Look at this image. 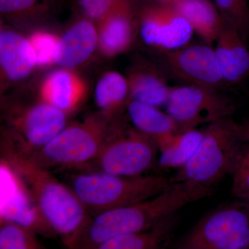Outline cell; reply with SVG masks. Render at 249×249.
<instances>
[{"instance_id": "cell-4", "label": "cell", "mask_w": 249, "mask_h": 249, "mask_svg": "<svg viewBox=\"0 0 249 249\" xmlns=\"http://www.w3.org/2000/svg\"><path fill=\"white\" fill-rule=\"evenodd\" d=\"M65 179L91 217L148 200L172 184L170 178L160 175L124 177L99 172H67Z\"/></svg>"}, {"instance_id": "cell-12", "label": "cell", "mask_w": 249, "mask_h": 249, "mask_svg": "<svg viewBox=\"0 0 249 249\" xmlns=\"http://www.w3.org/2000/svg\"><path fill=\"white\" fill-rule=\"evenodd\" d=\"M165 60L170 73L188 85L217 90L225 83L214 49L209 45L166 52Z\"/></svg>"}, {"instance_id": "cell-7", "label": "cell", "mask_w": 249, "mask_h": 249, "mask_svg": "<svg viewBox=\"0 0 249 249\" xmlns=\"http://www.w3.org/2000/svg\"><path fill=\"white\" fill-rule=\"evenodd\" d=\"M249 207L243 201L219 206L201 218L178 249H248Z\"/></svg>"}, {"instance_id": "cell-16", "label": "cell", "mask_w": 249, "mask_h": 249, "mask_svg": "<svg viewBox=\"0 0 249 249\" xmlns=\"http://www.w3.org/2000/svg\"><path fill=\"white\" fill-rule=\"evenodd\" d=\"M85 92V85L79 77L67 69L49 74L41 88L42 101L67 114L80 105Z\"/></svg>"}, {"instance_id": "cell-22", "label": "cell", "mask_w": 249, "mask_h": 249, "mask_svg": "<svg viewBox=\"0 0 249 249\" xmlns=\"http://www.w3.org/2000/svg\"><path fill=\"white\" fill-rule=\"evenodd\" d=\"M128 83L129 92L134 101L157 107L168 102L172 88L157 73L137 71L132 74Z\"/></svg>"}, {"instance_id": "cell-20", "label": "cell", "mask_w": 249, "mask_h": 249, "mask_svg": "<svg viewBox=\"0 0 249 249\" xmlns=\"http://www.w3.org/2000/svg\"><path fill=\"white\" fill-rule=\"evenodd\" d=\"M176 222L173 214L149 230L117 236L92 249H167Z\"/></svg>"}, {"instance_id": "cell-9", "label": "cell", "mask_w": 249, "mask_h": 249, "mask_svg": "<svg viewBox=\"0 0 249 249\" xmlns=\"http://www.w3.org/2000/svg\"><path fill=\"white\" fill-rule=\"evenodd\" d=\"M166 107L180 133L230 117L234 111L233 105L217 90L193 85L172 88Z\"/></svg>"}, {"instance_id": "cell-27", "label": "cell", "mask_w": 249, "mask_h": 249, "mask_svg": "<svg viewBox=\"0 0 249 249\" xmlns=\"http://www.w3.org/2000/svg\"><path fill=\"white\" fill-rule=\"evenodd\" d=\"M232 196L241 201L249 198V142H247L231 175Z\"/></svg>"}, {"instance_id": "cell-8", "label": "cell", "mask_w": 249, "mask_h": 249, "mask_svg": "<svg viewBox=\"0 0 249 249\" xmlns=\"http://www.w3.org/2000/svg\"><path fill=\"white\" fill-rule=\"evenodd\" d=\"M68 114L43 102L31 107L8 111L9 129L4 135L24 154L42 148L67 125Z\"/></svg>"}, {"instance_id": "cell-26", "label": "cell", "mask_w": 249, "mask_h": 249, "mask_svg": "<svg viewBox=\"0 0 249 249\" xmlns=\"http://www.w3.org/2000/svg\"><path fill=\"white\" fill-rule=\"evenodd\" d=\"M29 40L35 53L37 66L55 62L60 38L48 33H36Z\"/></svg>"}, {"instance_id": "cell-11", "label": "cell", "mask_w": 249, "mask_h": 249, "mask_svg": "<svg viewBox=\"0 0 249 249\" xmlns=\"http://www.w3.org/2000/svg\"><path fill=\"white\" fill-rule=\"evenodd\" d=\"M142 12L140 33L146 45L170 52L186 47L194 31L170 3L155 0Z\"/></svg>"}, {"instance_id": "cell-31", "label": "cell", "mask_w": 249, "mask_h": 249, "mask_svg": "<svg viewBox=\"0 0 249 249\" xmlns=\"http://www.w3.org/2000/svg\"><path fill=\"white\" fill-rule=\"evenodd\" d=\"M243 201H244V202L246 203V204H247V206H248L249 207V199H246V200Z\"/></svg>"}, {"instance_id": "cell-24", "label": "cell", "mask_w": 249, "mask_h": 249, "mask_svg": "<svg viewBox=\"0 0 249 249\" xmlns=\"http://www.w3.org/2000/svg\"><path fill=\"white\" fill-rule=\"evenodd\" d=\"M0 224V249H45L31 229L13 223Z\"/></svg>"}, {"instance_id": "cell-14", "label": "cell", "mask_w": 249, "mask_h": 249, "mask_svg": "<svg viewBox=\"0 0 249 249\" xmlns=\"http://www.w3.org/2000/svg\"><path fill=\"white\" fill-rule=\"evenodd\" d=\"M0 64L4 76L9 80L19 81L27 78L37 66L29 40L14 31H1Z\"/></svg>"}, {"instance_id": "cell-5", "label": "cell", "mask_w": 249, "mask_h": 249, "mask_svg": "<svg viewBox=\"0 0 249 249\" xmlns=\"http://www.w3.org/2000/svg\"><path fill=\"white\" fill-rule=\"evenodd\" d=\"M247 142L243 127L230 117L209 124L196 153L170 178L172 183L186 181L214 189L232 175Z\"/></svg>"}, {"instance_id": "cell-6", "label": "cell", "mask_w": 249, "mask_h": 249, "mask_svg": "<svg viewBox=\"0 0 249 249\" xmlns=\"http://www.w3.org/2000/svg\"><path fill=\"white\" fill-rule=\"evenodd\" d=\"M160 148L155 141L124 124L113 134L98 157L83 169L76 172L140 176L157 166Z\"/></svg>"}, {"instance_id": "cell-10", "label": "cell", "mask_w": 249, "mask_h": 249, "mask_svg": "<svg viewBox=\"0 0 249 249\" xmlns=\"http://www.w3.org/2000/svg\"><path fill=\"white\" fill-rule=\"evenodd\" d=\"M1 222H10L31 229L36 234L55 236L42 217L30 192L16 172L0 160Z\"/></svg>"}, {"instance_id": "cell-30", "label": "cell", "mask_w": 249, "mask_h": 249, "mask_svg": "<svg viewBox=\"0 0 249 249\" xmlns=\"http://www.w3.org/2000/svg\"><path fill=\"white\" fill-rule=\"evenodd\" d=\"M243 131L246 141H247V142H249V125L247 126V127H243Z\"/></svg>"}, {"instance_id": "cell-1", "label": "cell", "mask_w": 249, "mask_h": 249, "mask_svg": "<svg viewBox=\"0 0 249 249\" xmlns=\"http://www.w3.org/2000/svg\"><path fill=\"white\" fill-rule=\"evenodd\" d=\"M214 189L186 182L172 183L159 196L142 202L103 211L91 217L68 249H92L111 238L145 231L187 205L213 196Z\"/></svg>"}, {"instance_id": "cell-29", "label": "cell", "mask_w": 249, "mask_h": 249, "mask_svg": "<svg viewBox=\"0 0 249 249\" xmlns=\"http://www.w3.org/2000/svg\"><path fill=\"white\" fill-rule=\"evenodd\" d=\"M36 0H0V11L3 14L17 12L30 8Z\"/></svg>"}, {"instance_id": "cell-3", "label": "cell", "mask_w": 249, "mask_h": 249, "mask_svg": "<svg viewBox=\"0 0 249 249\" xmlns=\"http://www.w3.org/2000/svg\"><path fill=\"white\" fill-rule=\"evenodd\" d=\"M123 124L117 116L101 111L67 125L42 148L23 153L34 164L51 172L79 171L98 157Z\"/></svg>"}, {"instance_id": "cell-28", "label": "cell", "mask_w": 249, "mask_h": 249, "mask_svg": "<svg viewBox=\"0 0 249 249\" xmlns=\"http://www.w3.org/2000/svg\"><path fill=\"white\" fill-rule=\"evenodd\" d=\"M123 0H80V4L85 12L93 19L102 18L111 9L114 4H119Z\"/></svg>"}, {"instance_id": "cell-13", "label": "cell", "mask_w": 249, "mask_h": 249, "mask_svg": "<svg viewBox=\"0 0 249 249\" xmlns=\"http://www.w3.org/2000/svg\"><path fill=\"white\" fill-rule=\"evenodd\" d=\"M214 48L225 83L236 84L249 76V49L240 31L226 22Z\"/></svg>"}, {"instance_id": "cell-17", "label": "cell", "mask_w": 249, "mask_h": 249, "mask_svg": "<svg viewBox=\"0 0 249 249\" xmlns=\"http://www.w3.org/2000/svg\"><path fill=\"white\" fill-rule=\"evenodd\" d=\"M98 42V33L92 23H76L60 37L55 63L66 69L78 66L89 58Z\"/></svg>"}, {"instance_id": "cell-2", "label": "cell", "mask_w": 249, "mask_h": 249, "mask_svg": "<svg viewBox=\"0 0 249 249\" xmlns=\"http://www.w3.org/2000/svg\"><path fill=\"white\" fill-rule=\"evenodd\" d=\"M1 159L22 180L54 235L68 245L91 217L71 188L59 181L52 172L34 164L4 135Z\"/></svg>"}, {"instance_id": "cell-18", "label": "cell", "mask_w": 249, "mask_h": 249, "mask_svg": "<svg viewBox=\"0 0 249 249\" xmlns=\"http://www.w3.org/2000/svg\"><path fill=\"white\" fill-rule=\"evenodd\" d=\"M207 45L215 43L226 21L211 0H175L170 3Z\"/></svg>"}, {"instance_id": "cell-21", "label": "cell", "mask_w": 249, "mask_h": 249, "mask_svg": "<svg viewBox=\"0 0 249 249\" xmlns=\"http://www.w3.org/2000/svg\"><path fill=\"white\" fill-rule=\"evenodd\" d=\"M204 131L190 129L175 136L160 149L157 166L160 169L181 168L186 164L200 145Z\"/></svg>"}, {"instance_id": "cell-19", "label": "cell", "mask_w": 249, "mask_h": 249, "mask_svg": "<svg viewBox=\"0 0 249 249\" xmlns=\"http://www.w3.org/2000/svg\"><path fill=\"white\" fill-rule=\"evenodd\" d=\"M133 22L124 0L116 6L101 28L98 42L103 53L115 55L129 48L133 40Z\"/></svg>"}, {"instance_id": "cell-25", "label": "cell", "mask_w": 249, "mask_h": 249, "mask_svg": "<svg viewBox=\"0 0 249 249\" xmlns=\"http://www.w3.org/2000/svg\"><path fill=\"white\" fill-rule=\"evenodd\" d=\"M226 22L240 31L247 42L249 36L248 0H213Z\"/></svg>"}, {"instance_id": "cell-23", "label": "cell", "mask_w": 249, "mask_h": 249, "mask_svg": "<svg viewBox=\"0 0 249 249\" xmlns=\"http://www.w3.org/2000/svg\"><path fill=\"white\" fill-rule=\"evenodd\" d=\"M129 91V83L117 72H109L98 81L95 100L101 111L116 115Z\"/></svg>"}, {"instance_id": "cell-15", "label": "cell", "mask_w": 249, "mask_h": 249, "mask_svg": "<svg viewBox=\"0 0 249 249\" xmlns=\"http://www.w3.org/2000/svg\"><path fill=\"white\" fill-rule=\"evenodd\" d=\"M127 111L135 129L155 141L160 149L180 133L173 118L155 106L131 100Z\"/></svg>"}]
</instances>
